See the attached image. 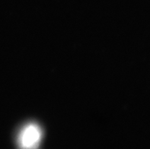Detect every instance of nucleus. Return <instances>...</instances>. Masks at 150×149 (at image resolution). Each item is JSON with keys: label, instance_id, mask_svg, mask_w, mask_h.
<instances>
[{"label": "nucleus", "instance_id": "nucleus-1", "mask_svg": "<svg viewBox=\"0 0 150 149\" xmlns=\"http://www.w3.org/2000/svg\"><path fill=\"white\" fill-rule=\"evenodd\" d=\"M16 138L21 149H36L41 142L43 130L38 123L30 122L20 128Z\"/></svg>", "mask_w": 150, "mask_h": 149}]
</instances>
